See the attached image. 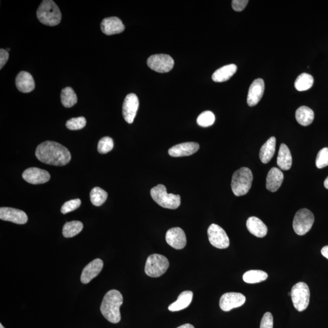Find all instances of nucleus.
<instances>
[{
    "instance_id": "nucleus-1",
    "label": "nucleus",
    "mask_w": 328,
    "mask_h": 328,
    "mask_svg": "<svg viewBox=\"0 0 328 328\" xmlns=\"http://www.w3.org/2000/svg\"><path fill=\"white\" fill-rule=\"evenodd\" d=\"M36 156L42 162L55 166L66 165L72 159V155L66 147L53 141L40 144L36 149Z\"/></svg>"
},
{
    "instance_id": "nucleus-2",
    "label": "nucleus",
    "mask_w": 328,
    "mask_h": 328,
    "mask_svg": "<svg viewBox=\"0 0 328 328\" xmlns=\"http://www.w3.org/2000/svg\"><path fill=\"white\" fill-rule=\"evenodd\" d=\"M123 302V296L120 291L114 290L108 291L102 302V314L111 323H118L121 320L120 308Z\"/></svg>"
},
{
    "instance_id": "nucleus-3",
    "label": "nucleus",
    "mask_w": 328,
    "mask_h": 328,
    "mask_svg": "<svg viewBox=\"0 0 328 328\" xmlns=\"http://www.w3.org/2000/svg\"><path fill=\"white\" fill-rule=\"evenodd\" d=\"M38 20L46 26H54L60 24L62 14L58 5L52 0H44L36 11Z\"/></svg>"
},
{
    "instance_id": "nucleus-4",
    "label": "nucleus",
    "mask_w": 328,
    "mask_h": 328,
    "mask_svg": "<svg viewBox=\"0 0 328 328\" xmlns=\"http://www.w3.org/2000/svg\"><path fill=\"white\" fill-rule=\"evenodd\" d=\"M252 182L253 174L250 170L247 168H240L233 174L232 190L236 196H243L250 190Z\"/></svg>"
},
{
    "instance_id": "nucleus-5",
    "label": "nucleus",
    "mask_w": 328,
    "mask_h": 328,
    "mask_svg": "<svg viewBox=\"0 0 328 328\" xmlns=\"http://www.w3.org/2000/svg\"><path fill=\"white\" fill-rule=\"evenodd\" d=\"M151 196L156 202L161 207L176 209L180 204V196L179 194H168L165 186L159 184L152 188Z\"/></svg>"
},
{
    "instance_id": "nucleus-6",
    "label": "nucleus",
    "mask_w": 328,
    "mask_h": 328,
    "mask_svg": "<svg viewBox=\"0 0 328 328\" xmlns=\"http://www.w3.org/2000/svg\"><path fill=\"white\" fill-rule=\"evenodd\" d=\"M169 267V262L165 256L152 254L146 260L145 272L147 276L157 278L166 272Z\"/></svg>"
},
{
    "instance_id": "nucleus-7",
    "label": "nucleus",
    "mask_w": 328,
    "mask_h": 328,
    "mask_svg": "<svg viewBox=\"0 0 328 328\" xmlns=\"http://www.w3.org/2000/svg\"><path fill=\"white\" fill-rule=\"evenodd\" d=\"M294 308L299 312L306 309L310 304V290L307 284L299 282L294 286L290 291Z\"/></svg>"
},
{
    "instance_id": "nucleus-8",
    "label": "nucleus",
    "mask_w": 328,
    "mask_h": 328,
    "mask_svg": "<svg viewBox=\"0 0 328 328\" xmlns=\"http://www.w3.org/2000/svg\"><path fill=\"white\" fill-rule=\"evenodd\" d=\"M314 216L307 208H302L296 212L293 220L294 232L298 236H304L312 228Z\"/></svg>"
},
{
    "instance_id": "nucleus-9",
    "label": "nucleus",
    "mask_w": 328,
    "mask_h": 328,
    "mask_svg": "<svg viewBox=\"0 0 328 328\" xmlns=\"http://www.w3.org/2000/svg\"><path fill=\"white\" fill-rule=\"evenodd\" d=\"M150 68L156 72L166 73L173 69L174 62L171 56L166 54L152 55L147 60Z\"/></svg>"
},
{
    "instance_id": "nucleus-10",
    "label": "nucleus",
    "mask_w": 328,
    "mask_h": 328,
    "mask_svg": "<svg viewBox=\"0 0 328 328\" xmlns=\"http://www.w3.org/2000/svg\"><path fill=\"white\" fill-rule=\"evenodd\" d=\"M208 240L210 244L218 248H228L230 241L224 229L216 224H212L208 230Z\"/></svg>"
},
{
    "instance_id": "nucleus-11",
    "label": "nucleus",
    "mask_w": 328,
    "mask_h": 328,
    "mask_svg": "<svg viewBox=\"0 0 328 328\" xmlns=\"http://www.w3.org/2000/svg\"><path fill=\"white\" fill-rule=\"evenodd\" d=\"M246 302V296L241 293L228 292L222 296L220 300V309L228 312L234 308L241 307Z\"/></svg>"
},
{
    "instance_id": "nucleus-12",
    "label": "nucleus",
    "mask_w": 328,
    "mask_h": 328,
    "mask_svg": "<svg viewBox=\"0 0 328 328\" xmlns=\"http://www.w3.org/2000/svg\"><path fill=\"white\" fill-rule=\"evenodd\" d=\"M140 106V102L136 95L131 93L126 96L124 100L122 114L124 120L128 124L134 122Z\"/></svg>"
},
{
    "instance_id": "nucleus-13",
    "label": "nucleus",
    "mask_w": 328,
    "mask_h": 328,
    "mask_svg": "<svg viewBox=\"0 0 328 328\" xmlns=\"http://www.w3.org/2000/svg\"><path fill=\"white\" fill-rule=\"evenodd\" d=\"M22 178L32 184H42L49 182L50 176L49 172L36 168H28L22 174Z\"/></svg>"
},
{
    "instance_id": "nucleus-14",
    "label": "nucleus",
    "mask_w": 328,
    "mask_h": 328,
    "mask_svg": "<svg viewBox=\"0 0 328 328\" xmlns=\"http://www.w3.org/2000/svg\"><path fill=\"white\" fill-rule=\"evenodd\" d=\"M166 239L168 244L175 250H182L186 244L185 232L180 228L169 229L166 234Z\"/></svg>"
},
{
    "instance_id": "nucleus-15",
    "label": "nucleus",
    "mask_w": 328,
    "mask_h": 328,
    "mask_svg": "<svg viewBox=\"0 0 328 328\" xmlns=\"http://www.w3.org/2000/svg\"><path fill=\"white\" fill-rule=\"evenodd\" d=\"M0 219L6 222H12L18 224H24L28 222V218L24 212L10 208H0Z\"/></svg>"
},
{
    "instance_id": "nucleus-16",
    "label": "nucleus",
    "mask_w": 328,
    "mask_h": 328,
    "mask_svg": "<svg viewBox=\"0 0 328 328\" xmlns=\"http://www.w3.org/2000/svg\"><path fill=\"white\" fill-rule=\"evenodd\" d=\"M264 92V82L262 78H257L252 82L248 90L247 102L248 106H254L262 100Z\"/></svg>"
},
{
    "instance_id": "nucleus-17",
    "label": "nucleus",
    "mask_w": 328,
    "mask_h": 328,
    "mask_svg": "<svg viewBox=\"0 0 328 328\" xmlns=\"http://www.w3.org/2000/svg\"><path fill=\"white\" fill-rule=\"evenodd\" d=\"M103 267L104 262L101 259H95L90 262L82 271L80 278L82 284H88L100 273Z\"/></svg>"
},
{
    "instance_id": "nucleus-18",
    "label": "nucleus",
    "mask_w": 328,
    "mask_h": 328,
    "mask_svg": "<svg viewBox=\"0 0 328 328\" xmlns=\"http://www.w3.org/2000/svg\"><path fill=\"white\" fill-rule=\"evenodd\" d=\"M101 30L104 34L112 36L122 32L125 26L120 18L112 16L103 20L101 22Z\"/></svg>"
},
{
    "instance_id": "nucleus-19",
    "label": "nucleus",
    "mask_w": 328,
    "mask_h": 328,
    "mask_svg": "<svg viewBox=\"0 0 328 328\" xmlns=\"http://www.w3.org/2000/svg\"><path fill=\"white\" fill-rule=\"evenodd\" d=\"M200 145L196 142H185L172 146L168 154L172 157L188 156L198 151Z\"/></svg>"
},
{
    "instance_id": "nucleus-20",
    "label": "nucleus",
    "mask_w": 328,
    "mask_h": 328,
    "mask_svg": "<svg viewBox=\"0 0 328 328\" xmlns=\"http://www.w3.org/2000/svg\"><path fill=\"white\" fill-rule=\"evenodd\" d=\"M284 174L280 169L273 168L268 172L266 178V188L268 191L276 192L284 182Z\"/></svg>"
},
{
    "instance_id": "nucleus-21",
    "label": "nucleus",
    "mask_w": 328,
    "mask_h": 328,
    "mask_svg": "<svg viewBox=\"0 0 328 328\" xmlns=\"http://www.w3.org/2000/svg\"><path fill=\"white\" fill-rule=\"evenodd\" d=\"M16 88L22 92H30L35 88V82L32 76L26 72H21L16 76Z\"/></svg>"
},
{
    "instance_id": "nucleus-22",
    "label": "nucleus",
    "mask_w": 328,
    "mask_h": 328,
    "mask_svg": "<svg viewBox=\"0 0 328 328\" xmlns=\"http://www.w3.org/2000/svg\"><path fill=\"white\" fill-rule=\"evenodd\" d=\"M248 230L258 238H264L268 234V228L262 220L256 216L248 218L246 222Z\"/></svg>"
},
{
    "instance_id": "nucleus-23",
    "label": "nucleus",
    "mask_w": 328,
    "mask_h": 328,
    "mask_svg": "<svg viewBox=\"0 0 328 328\" xmlns=\"http://www.w3.org/2000/svg\"><path fill=\"white\" fill-rule=\"evenodd\" d=\"M292 158L288 146L284 144H282L280 146L277 165L282 170H289L292 166Z\"/></svg>"
},
{
    "instance_id": "nucleus-24",
    "label": "nucleus",
    "mask_w": 328,
    "mask_h": 328,
    "mask_svg": "<svg viewBox=\"0 0 328 328\" xmlns=\"http://www.w3.org/2000/svg\"><path fill=\"white\" fill-rule=\"evenodd\" d=\"M194 294L190 290L184 291L178 296L177 300L170 305L168 310L176 312L186 309L190 304L193 300Z\"/></svg>"
},
{
    "instance_id": "nucleus-25",
    "label": "nucleus",
    "mask_w": 328,
    "mask_h": 328,
    "mask_svg": "<svg viewBox=\"0 0 328 328\" xmlns=\"http://www.w3.org/2000/svg\"><path fill=\"white\" fill-rule=\"evenodd\" d=\"M276 148V138L271 137L262 146L260 152V159L264 164H268L272 160L275 154Z\"/></svg>"
},
{
    "instance_id": "nucleus-26",
    "label": "nucleus",
    "mask_w": 328,
    "mask_h": 328,
    "mask_svg": "<svg viewBox=\"0 0 328 328\" xmlns=\"http://www.w3.org/2000/svg\"><path fill=\"white\" fill-rule=\"evenodd\" d=\"M237 66L236 64H230L220 68L212 75V79L216 82H226L230 79L236 73Z\"/></svg>"
},
{
    "instance_id": "nucleus-27",
    "label": "nucleus",
    "mask_w": 328,
    "mask_h": 328,
    "mask_svg": "<svg viewBox=\"0 0 328 328\" xmlns=\"http://www.w3.org/2000/svg\"><path fill=\"white\" fill-rule=\"evenodd\" d=\"M296 121L302 126H306L312 123L314 112L309 107L302 106L296 112Z\"/></svg>"
},
{
    "instance_id": "nucleus-28",
    "label": "nucleus",
    "mask_w": 328,
    "mask_h": 328,
    "mask_svg": "<svg viewBox=\"0 0 328 328\" xmlns=\"http://www.w3.org/2000/svg\"><path fill=\"white\" fill-rule=\"evenodd\" d=\"M268 274L260 270H250L245 272L242 276L243 280L247 284H255L266 280Z\"/></svg>"
},
{
    "instance_id": "nucleus-29",
    "label": "nucleus",
    "mask_w": 328,
    "mask_h": 328,
    "mask_svg": "<svg viewBox=\"0 0 328 328\" xmlns=\"http://www.w3.org/2000/svg\"><path fill=\"white\" fill-rule=\"evenodd\" d=\"M314 84V78L308 73H302L296 78L295 81L296 89L298 92H304L310 88Z\"/></svg>"
},
{
    "instance_id": "nucleus-30",
    "label": "nucleus",
    "mask_w": 328,
    "mask_h": 328,
    "mask_svg": "<svg viewBox=\"0 0 328 328\" xmlns=\"http://www.w3.org/2000/svg\"><path fill=\"white\" fill-rule=\"evenodd\" d=\"M61 102L66 108H70L77 104L78 97L72 88H64L61 92Z\"/></svg>"
},
{
    "instance_id": "nucleus-31",
    "label": "nucleus",
    "mask_w": 328,
    "mask_h": 328,
    "mask_svg": "<svg viewBox=\"0 0 328 328\" xmlns=\"http://www.w3.org/2000/svg\"><path fill=\"white\" fill-rule=\"evenodd\" d=\"M84 228L82 222L78 220L68 222L63 228V236L65 238H72L77 236Z\"/></svg>"
},
{
    "instance_id": "nucleus-32",
    "label": "nucleus",
    "mask_w": 328,
    "mask_h": 328,
    "mask_svg": "<svg viewBox=\"0 0 328 328\" xmlns=\"http://www.w3.org/2000/svg\"><path fill=\"white\" fill-rule=\"evenodd\" d=\"M108 197V194L106 191L100 188H93L90 192V199L93 205L95 206H100L106 202Z\"/></svg>"
},
{
    "instance_id": "nucleus-33",
    "label": "nucleus",
    "mask_w": 328,
    "mask_h": 328,
    "mask_svg": "<svg viewBox=\"0 0 328 328\" xmlns=\"http://www.w3.org/2000/svg\"><path fill=\"white\" fill-rule=\"evenodd\" d=\"M216 121V116L213 112L210 111H206L200 114L197 118V123L200 126H210Z\"/></svg>"
},
{
    "instance_id": "nucleus-34",
    "label": "nucleus",
    "mask_w": 328,
    "mask_h": 328,
    "mask_svg": "<svg viewBox=\"0 0 328 328\" xmlns=\"http://www.w3.org/2000/svg\"><path fill=\"white\" fill-rule=\"evenodd\" d=\"M114 147V142L112 138L104 137L101 138L98 143V150L100 154H106L111 152Z\"/></svg>"
},
{
    "instance_id": "nucleus-35",
    "label": "nucleus",
    "mask_w": 328,
    "mask_h": 328,
    "mask_svg": "<svg viewBox=\"0 0 328 328\" xmlns=\"http://www.w3.org/2000/svg\"><path fill=\"white\" fill-rule=\"evenodd\" d=\"M86 118L84 117H79L70 118L66 123L68 128L70 130H78L84 128L86 126Z\"/></svg>"
},
{
    "instance_id": "nucleus-36",
    "label": "nucleus",
    "mask_w": 328,
    "mask_h": 328,
    "mask_svg": "<svg viewBox=\"0 0 328 328\" xmlns=\"http://www.w3.org/2000/svg\"><path fill=\"white\" fill-rule=\"evenodd\" d=\"M316 166L321 169L328 166V148H322L318 152L316 160Z\"/></svg>"
},
{
    "instance_id": "nucleus-37",
    "label": "nucleus",
    "mask_w": 328,
    "mask_h": 328,
    "mask_svg": "<svg viewBox=\"0 0 328 328\" xmlns=\"http://www.w3.org/2000/svg\"><path fill=\"white\" fill-rule=\"evenodd\" d=\"M81 205L80 199H75L68 200L64 204L61 208V212L63 214H66L76 210Z\"/></svg>"
},
{
    "instance_id": "nucleus-38",
    "label": "nucleus",
    "mask_w": 328,
    "mask_h": 328,
    "mask_svg": "<svg viewBox=\"0 0 328 328\" xmlns=\"http://www.w3.org/2000/svg\"><path fill=\"white\" fill-rule=\"evenodd\" d=\"M274 318L270 312L265 313L260 324V328H273Z\"/></svg>"
},
{
    "instance_id": "nucleus-39",
    "label": "nucleus",
    "mask_w": 328,
    "mask_h": 328,
    "mask_svg": "<svg viewBox=\"0 0 328 328\" xmlns=\"http://www.w3.org/2000/svg\"><path fill=\"white\" fill-rule=\"evenodd\" d=\"M248 2V0H234L232 2V5L234 10L236 11V12H241L245 9Z\"/></svg>"
},
{
    "instance_id": "nucleus-40",
    "label": "nucleus",
    "mask_w": 328,
    "mask_h": 328,
    "mask_svg": "<svg viewBox=\"0 0 328 328\" xmlns=\"http://www.w3.org/2000/svg\"><path fill=\"white\" fill-rule=\"evenodd\" d=\"M9 52L6 50H0V69H2L9 59Z\"/></svg>"
},
{
    "instance_id": "nucleus-41",
    "label": "nucleus",
    "mask_w": 328,
    "mask_h": 328,
    "mask_svg": "<svg viewBox=\"0 0 328 328\" xmlns=\"http://www.w3.org/2000/svg\"><path fill=\"white\" fill-rule=\"evenodd\" d=\"M321 253L322 256L328 259V246H324L323 248H322Z\"/></svg>"
},
{
    "instance_id": "nucleus-42",
    "label": "nucleus",
    "mask_w": 328,
    "mask_h": 328,
    "mask_svg": "<svg viewBox=\"0 0 328 328\" xmlns=\"http://www.w3.org/2000/svg\"><path fill=\"white\" fill-rule=\"evenodd\" d=\"M177 328H194V327L193 326V325L188 324L182 325V326H180Z\"/></svg>"
},
{
    "instance_id": "nucleus-43",
    "label": "nucleus",
    "mask_w": 328,
    "mask_h": 328,
    "mask_svg": "<svg viewBox=\"0 0 328 328\" xmlns=\"http://www.w3.org/2000/svg\"><path fill=\"white\" fill-rule=\"evenodd\" d=\"M324 188L328 189V176L326 178L324 182Z\"/></svg>"
},
{
    "instance_id": "nucleus-44",
    "label": "nucleus",
    "mask_w": 328,
    "mask_h": 328,
    "mask_svg": "<svg viewBox=\"0 0 328 328\" xmlns=\"http://www.w3.org/2000/svg\"><path fill=\"white\" fill-rule=\"evenodd\" d=\"M0 328H5L4 326H2V324H0Z\"/></svg>"
},
{
    "instance_id": "nucleus-45",
    "label": "nucleus",
    "mask_w": 328,
    "mask_h": 328,
    "mask_svg": "<svg viewBox=\"0 0 328 328\" xmlns=\"http://www.w3.org/2000/svg\"><path fill=\"white\" fill-rule=\"evenodd\" d=\"M7 52H9L10 50V48H8V49L6 50Z\"/></svg>"
}]
</instances>
